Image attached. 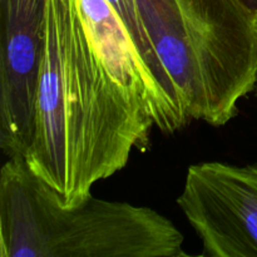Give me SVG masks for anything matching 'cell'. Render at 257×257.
Returning a JSON list of instances; mask_svg holds the SVG:
<instances>
[{
  "mask_svg": "<svg viewBox=\"0 0 257 257\" xmlns=\"http://www.w3.org/2000/svg\"><path fill=\"white\" fill-rule=\"evenodd\" d=\"M187 124L141 60L108 0H47L34 120L23 156L64 205Z\"/></svg>",
  "mask_w": 257,
  "mask_h": 257,
  "instance_id": "cell-1",
  "label": "cell"
},
{
  "mask_svg": "<svg viewBox=\"0 0 257 257\" xmlns=\"http://www.w3.org/2000/svg\"><path fill=\"white\" fill-rule=\"evenodd\" d=\"M181 113L222 127L257 85V13L245 0H137Z\"/></svg>",
  "mask_w": 257,
  "mask_h": 257,
  "instance_id": "cell-2",
  "label": "cell"
},
{
  "mask_svg": "<svg viewBox=\"0 0 257 257\" xmlns=\"http://www.w3.org/2000/svg\"><path fill=\"white\" fill-rule=\"evenodd\" d=\"M183 235L150 207L89 195L75 205L40 180L23 156L0 171V257H171Z\"/></svg>",
  "mask_w": 257,
  "mask_h": 257,
  "instance_id": "cell-3",
  "label": "cell"
},
{
  "mask_svg": "<svg viewBox=\"0 0 257 257\" xmlns=\"http://www.w3.org/2000/svg\"><path fill=\"white\" fill-rule=\"evenodd\" d=\"M177 203L203 255L257 257V165H191Z\"/></svg>",
  "mask_w": 257,
  "mask_h": 257,
  "instance_id": "cell-4",
  "label": "cell"
},
{
  "mask_svg": "<svg viewBox=\"0 0 257 257\" xmlns=\"http://www.w3.org/2000/svg\"><path fill=\"white\" fill-rule=\"evenodd\" d=\"M108 3L120 19L131 40L138 47L145 44L146 33L138 15L137 0H108Z\"/></svg>",
  "mask_w": 257,
  "mask_h": 257,
  "instance_id": "cell-5",
  "label": "cell"
},
{
  "mask_svg": "<svg viewBox=\"0 0 257 257\" xmlns=\"http://www.w3.org/2000/svg\"><path fill=\"white\" fill-rule=\"evenodd\" d=\"M245 3L257 13V0H245Z\"/></svg>",
  "mask_w": 257,
  "mask_h": 257,
  "instance_id": "cell-6",
  "label": "cell"
}]
</instances>
